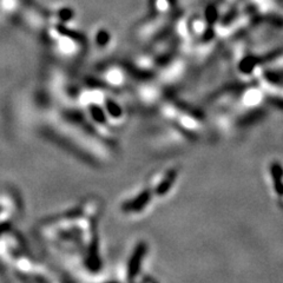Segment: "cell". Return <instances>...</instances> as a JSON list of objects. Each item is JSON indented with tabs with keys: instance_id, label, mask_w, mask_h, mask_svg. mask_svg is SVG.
Wrapping results in <instances>:
<instances>
[{
	"instance_id": "2",
	"label": "cell",
	"mask_w": 283,
	"mask_h": 283,
	"mask_svg": "<svg viewBox=\"0 0 283 283\" xmlns=\"http://www.w3.org/2000/svg\"><path fill=\"white\" fill-rule=\"evenodd\" d=\"M176 177H177V171H170V173L167 175V177L164 178V181L160 182V184L157 186V194L164 195L167 191H169L174 184Z\"/></svg>"
},
{
	"instance_id": "1",
	"label": "cell",
	"mask_w": 283,
	"mask_h": 283,
	"mask_svg": "<svg viewBox=\"0 0 283 283\" xmlns=\"http://www.w3.org/2000/svg\"><path fill=\"white\" fill-rule=\"evenodd\" d=\"M144 252H145V244H139L138 248H137L135 251V255H133V257L131 260V265H130V275H131V276L136 275L137 271H138L139 263L142 261V258H143Z\"/></svg>"
},
{
	"instance_id": "3",
	"label": "cell",
	"mask_w": 283,
	"mask_h": 283,
	"mask_svg": "<svg viewBox=\"0 0 283 283\" xmlns=\"http://www.w3.org/2000/svg\"><path fill=\"white\" fill-rule=\"evenodd\" d=\"M271 171H273V176H274L275 181H276V191L278 194H282L283 193V184L281 183L282 171H281L280 166H278V164H273V166H271Z\"/></svg>"
}]
</instances>
